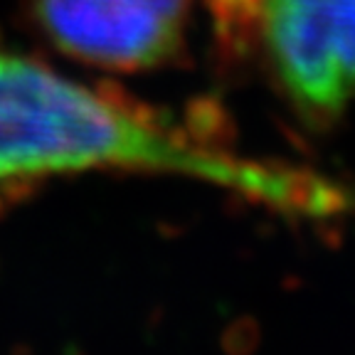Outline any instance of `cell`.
Masks as SVG:
<instances>
[{
	"mask_svg": "<svg viewBox=\"0 0 355 355\" xmlns=\"http://www.w3.org/2000/svg\"><path fill=\"white\" fill-rule=\"evenodd\" d=\"M188 175L304 215L336 190L299 171L210 150L22 55L0 52V183L84 171Z\"/></svg>",
	"mask_w": 355,
	"mask_h": 355,
	"instance_id": "6da1fadb",
	"label": "cell"
},
{
	"mask_svg": "<svg viewBox=\"0 0 355 355\" xmlns=\"http://www.w3.org/2000/svg\"><path fill=\"white\" fill-rule=\"evenodd\" d=\"M257 33L284 99L328 123L355 101V0H259Z\"/></svg>",
	"mask_w": 355,
	"mask_h": 355,
	"instance_id": "7a4b0ae2",
	"label": "cell"
},
{
	"mask_svg": "<svg viewBox=\"0 0 355 355\" xmlns=\"http://www.w3.org/2000/svg\"><path fill=\"white\" fill-rule=\"evenodd\" d=\"M57 50L87 64L139 72L175 57L190 0H35Z\"/></svg>",
	"mask_w": 355,
	"mask_h": 355,
	"instance_id": "3957f363",
	"label": "cell"
}]
</instances>
